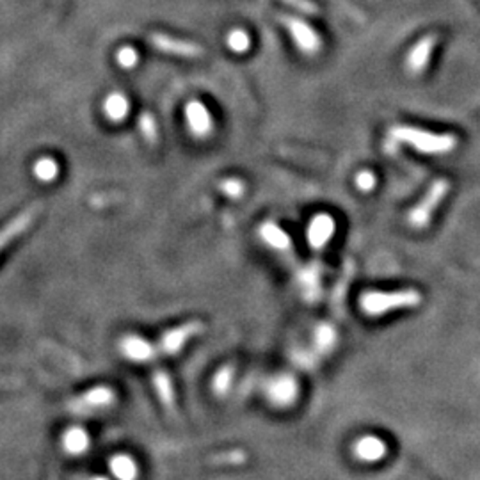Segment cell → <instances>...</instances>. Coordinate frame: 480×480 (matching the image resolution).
<instances>
[{
    "instance_id": "3957f363",
    "label": "cell",
    "mask_w": 480,
    "mask_h": 480,
    "mask_svg": "<svg viewBox=\"0 0 480 480\" xmlns=\"http://www.w3.org/2000/svg\"><path fill=\"white\" fill-rule=\"evenodd\" d=\"M450 192V182L444 178L436 180V182L431 185V189L427 191V194L421 198V201L418 203L413 210L409 212V224L413 228H425L433 219V214L436 212V208L440 207V203L443 201Z\"/></svg>"
},
{
    "instance_id": "484cf974",
    "label": "cell",
    "mask_w": 480,
    "mask_h": 480,
    "mask_svg": "<svg viewBox=\"0 0 480 480\" xmlns=\"http://www.w3.org/2000/svg\"><path fill=\"white\" fill-rule=\"evenodd\" d=\"M221 191L224 192L226 196H230V198L237 199L244 194V191H246V185H244V183L240 182L238 178H228L221 183Z\"/></svg>"
},
{
    "instance_id": "d4e9b609",
    "label": "cell",
    "mask_w": 480,
    "mask_h": 480,
    "mask_svg": "<svg viewBox=\"0 0 480 480\" xmlns=\"http://www.w3.org/2000/svg\"><path fill=\"white\" fill-rule=\"evenodd\" d=\"M228 45H230V48L233 52L242 54L246 52V50H249V38H247L246 32L235 31L231 32L230 38H228Z\"/></svg>"
},
{
    "instance_id": "9a60e30c",
    "label": "cell",
    "mask_w": 480,
    "mask_h": 480,
    "mask_svg": "<svg viewBox=\"0 0 480 480\" xmlns=\"http://www.w3.org/2000/svg\"><path fill=\"white\" fill-rule=\"evenodd\" d=\"M63 447L68 454L80 456L89 449V436L82 427L68 428L63 438Z\"/></svg>"
},
{
    "instance_id": "30bf717a",
    "label": "cell",
    "mask_w": 480,
    "mask_h": 480,
    "mask_svg": "<svg viewBox=\"0 0 480 480\" xmlns=\"http://www.w3.org/2000/svg\"><path fill=\"white\" fill-rule=\"evenodd\" d=\"M116 395L107 386H96V388L86 392L80 398L73 402L75 411H95V409H104L114 402Z\"/></svg>"
},
{
    "instance_id": "ac0fdd59",
    "label": "cell",
    "mask_w": 480,
    "mask_h": 480,
    "mask_svg": "<svg viewBox=\"0 0 480 480\" xmlns=\"http://www.w3.org/2000/svg\"><path fill=\"white\" fill-rule=\"evenodd\" d=\"M109 468L118 480H137L139 477V468L128 456H114L109 463Z\"/></svg>"
},
{
    "instance_id": "83f0119b",
    "label": "cell",
    "mask_w": 480,
    "mask_h": 480,
    "mask_svg": "<svg viewBox=\"0 0 480 480\" xmlns=\"http://www.w3.org/2000/svg\"><path fill=\"white\" fill-rule=\"evenodd\" d=\"M217 460L219 463H228V465H240V463H244L246 460V454L240 452V450H235V452H230V454H221V456H217Z\"/></svg>"
},
{
    "instance_id": "7c38bea8",
    "label": "cell",
    "mask_w": 480,
    "mask_h": 480,
    "mask_svg": "<svg viewBox=\"0 0 480 480\" xmlns=\"http://www.w3.org/2000/svg\"><path fill=\"white\" fill-rule=\"evenodd\" d=\"M434 45H436V36H427L411 50V54L408 57V70L413 75H418V73L424 72L425 66L428 64V59H431Z\"/></svg>"
},
{
    "instance_id": "7a4b0ae2",
    "label": "cell",
    "mask_w": 480,
    "mask_h": 480,
    "mask_svg": "<svg viewBox=\"0 0 480 480\" xmlns=\"http://www.w3.org/2000/svg\"><path fill=\"white\" fill-rule=\"evenodd\" d=\"M392 137L398 143L411 144L415 150L427 155H441L449 153L457 146V137L452 134H434L415 127H395L392 128Z\"/></svg>"
},
{
    "instance_id": "8fae6325",
    "label": "cell",
    "mask_w": 480,
    "mask_h": 480,
    "mask_svg": "<svg viewBox=\"0 0 480 480\" xmlns=\"http://www.w3.org/2000/svg\"><path fill=\"white\" fill-rule=\"evenodd\" d=\"M354 454L363 463H379L388 454L385 441L377 436H363L354 444Z\"/></svg>"
},
{
    "instance_id": "5bb4252c",
    "label": "cell",
    "mask_w": 480,
    "mask_h": 480,
    "mask_svg": "<svg viewBox=\"0 0 480 480\" xmlns=\"http://www.w3.org/2000/svg\"><path fill=\"white\" fill-rule=\"evenodd\" d=\"M258 233L260 238H262L270 249L288 251L290 247H292V240H290L288 233H286L283 228H279L278 224H274V222H265V224H262Z\"/></svg>"
},
{
    "instance_id": "52a82bcc",
    "label": "cell",
    "mask_w": 480,
    "mask_h": 480,
    "mask_svg": "<svg viewBox=\"0 0 480 480\" xmlns=\"http://www.w3.org/2000/svg\"><path fill=\"white\" fill-rule=\"evenodd\" d=\"M334 231H336V222H334L333 215L317 214L308 224V233H306L308 244L311 246V249L322 251L334 237Z\"/></svg>"
},
{
    "instance_id": "2e32d148",
    "label": "cell",
    "mask_w": 480,
    "mask_h": 480,
    "mask_svg": "<svg viewBox=\"0 0 480 480\" xmlns=\"http://www.w3.org/2000/svg\"><path fill=\"white\" fill-rule=\"evenodd\" d=\"M153 386H155V392L164 408H175V388H173V381H171V377L167 376L166 370H157L153 373Z\"/></svg>"
},
{
    "instance_id": "e0dca14e",
    "label": "cell",
    "mask_w": 480,
    "mask_h": 480,
    "mask_svg": "<svg viewBox=\"0 0 480 480\" xmlns=\"http://www.w3.org/2000/svg\"><path fill=\"white\" fill-rule=\"evenodd\" d=\"M153 43L157 45V48L164 50V52L176 54V56H182V57H196L201 54V50H199L196 45L169 40V38H166V36H155L153 38Z\"/></svg>"
},
{
    "instance_id": "d6986e66",
    "label": "cell",
    "mask_w": 480,
    "mask_h": 480,
    "mask_svg": "<svg viewBox=\"0 0 480 480\" xmlns=\"http://www.w3.org/2000/svg\"><path fill=\"white\" fill-rule=\"evenodd\" d=\"M290 29H292V34H294L295 41H297L299 48H301L302 52L313 54L315 50H317L318 40H317V36H315L311 29H308L306 25H302V24H292L290 25Z\"/></svg>"
},
{
    "instance_id": "6da1fadb",
    "label": "cell",
    "mask_w": 480,
    "mask_h": 480,
    "mask_svg": "<svg viewBox=\"0 0 480 480\" xmlns=\"http://www.w3.org/2000/svg\"><path fill=\"white\" fill-rule=\"evenodd\" d=\"M421 294L415 288L395 290V292H366L362 295L359 306L369 317H381L389 311L417 308L421 302Z\"/></svg>"
},
{
    "instance_id": "ba28073f",
    "label": "cell",
    "mask_w": 480,
    "mask_h": 480,
    "mask_svg": "<svg viewBox=\"0 0 480 480\" xmlns=\"http://www.w3.org/2000/svg\"><path fill=\"white\" fill-rule=\"evenodd\" d=\"M119 350L127 359L134 363H150L159 354V349L153 343L144 340L143 336H137V334L125 336L119 343Z\"/></svg>"
},
{
    "instance_id": "4316f807",
    "label": "cell",
    "mask_w": 480,
    "mask_h": 480,
    "mask_svg": "<svg viewBox=\"0 0 480 480\" xmlns=\"http://www.w3.org/2000/svg\"><path fill=\"white\" fill-rule=\"evenodd\" d=\"M354 183H356V187L362 192H370V191H373V187H376V183H377V178L372 171L365 169L357 173L356 178H354Z\"/></svg>"
},
{
    "instance_id": "cb8c5ba5",
    "label": "cell",
    "mask_w": 480,
    "mask_h": 480,
    "mask_svg": "<svg viewBox=\"0 0 480 480\" xmlns=\"http://www.w3.org/2000/svg\"><path fill=\"white\" fill-rule=\"evenodd\" d=\"M116 59H118L119 66L125 68V70H132V68L137 66V63H139V56H137V52L132 47H123L121 50H118Z\"/></svg>"
},
{
    "instance_id": "f1b7e54d",
    "label": "cell",
    "mask_w": 480,
    "mask_h": 480,
    "mask_svg": "<svg viewBox=\"0 0 480 480\" xmlns=\"http://www.w3.org/2000/svg\"><path fill=\"white\" fill-rule=\"evenodd\" d=\"M91 480H109L107 477H95V479H91Z\"/></svg>"
},
{
    "instance_id": "4fadbf2b",
    "label": "cell",
    "mask_w": 480,
    "mask_h": 480,
    "mask_svg": "<svg viewBox=\"0 0 480 480\" xmlns=\"http://www.w3.org/2000/svg\"><path fill=\"white\" fill-rule=\"evenodd\" d=\"M104 114L112 123H121L130 114V102L123 93H111L104 100Z\"/></svg>"
},
{
    "instance_id": "603a6c76",
    "label": "cell",
    "mask_w": 480,
    "mask_h": 480,
    "mask_svg": "<svg viewBox=\"0 0 480 480\" xmlns=\"http://www.w3.org/2000/svg\"><path fill=\"white\" fill-rule=\"evenodd\" d=\"M139 130H141V134H143V137L148 141V143H155L157 137H159L155 119H153V116H151V114H148V112H143V114H141V118H139Z\"/></svg>"
},
{
    "instance_id": "ffe728a7",
    "label": "cell",
    "mask_w": 480,
    "mask_h": 480,
    "mask_svg": "<svg viewBox=\"0 0 480 480\" xmlns=\"http://www.w3.org/2000/svg\"><path fill=\"white\" fill-rule=\"evenodd\" d=\"M32 173H34V176L40 182H54L57 178V175H59V164L52 157H41L40 160H36L34 167H32Z\"/></svg>"
},
{
    "instance_id": "5b68a950",
    "label": "cell",
    "mask_w": 480,
    "mask_h": 480,
    "mask_svg": "<svg viewBox=\"0 0 480 480\" xmlns=\"http://www.w3.org/2000/svg\"><path fill=\"white\" fill-rule=\"evenodd\" d=\"M185 121L191 134L198 139H205L214 132V118L207 105L199 100H191L185 105Z\"/></svg>"
},
{
    "instance_id": "44dd1931",
    "label": "cell",
    "mask_w": 480,
    "mask_h": 480,
    "mask_svg": "<svg viewBox=\"0 0 480 480\" xmlns=\"http://www.w3.org/2000/svg\"><path fill=\"white\" fill-rule=\"evenodd\" d=\"M336 343V331L333 330V325L322 324L315 330V346L320 353H330Z\"/></svg>"
},
{
    "instance_id": "9c48e42d",
    "label": "cell",
    "mask_w": 480,
    "mask_h": 480,
    "mask_svg": "<svg viewBox=\"0 0 480 480\" xmlns=\"http://www.w3.org/2000/svg\"><path fill=\"white\" fill-rule=\"evenodd\" d=\"M38 212H40V205H32V207H29L27 210L16 215L9 224H6V226L0 230V251L4 249L9 242H13L18 235H22L29 226H31Z\"/></svg>"
},
{
    "instance_id": "8992f818",
    "label": "cell",
    "mask_w": 480,
    "mask_h": 480,
    "mask_svg": "<svg viewBox=\"0 0 480 480\" xmlns=\"http://www.w3.org/2000/svg\"><path fill=\"white\" fill-rule=\"evenodd\" d=\"M299 395V385L292 376H278L267 385V397L278 408H288Z\"/></svg>"
},
{
    "instance_id": "7402d4cb",
    "label": "cell",
    "mask_w": 480,
    "mask_h": 480,
    "mask_svg": "<svg viewBox=\"0 0 480 480\" xmlns=\"http://www.w3.org/2000/svg\"><path fill=\"white\" fill-rule=\"evenodd\" d=\"M233 373L235 370L231 365L222 366L221 370H217V373L214 376V381H212V388H214L215 395L222 397V395H226L230 392L231 385H233Z\"/></svg>"
},
{
    "instance_id": "277c9868",
    "label": "cell",
    "mask_w": 480,
    "mask_h": 480,
    "mask_svg": "<svg viewBox=\"0 0 480 480\" xmlns=\"http://www.w3.org/2000/svg\"><path fill=\"white\" fill-rule=\"evenodd\" d=\"M203 330H205V324L201 320H191L182 325H176L162 334L157 349L164 356H175L187 346V341L201 334Z\"/></svg>"
}]
</instances>
